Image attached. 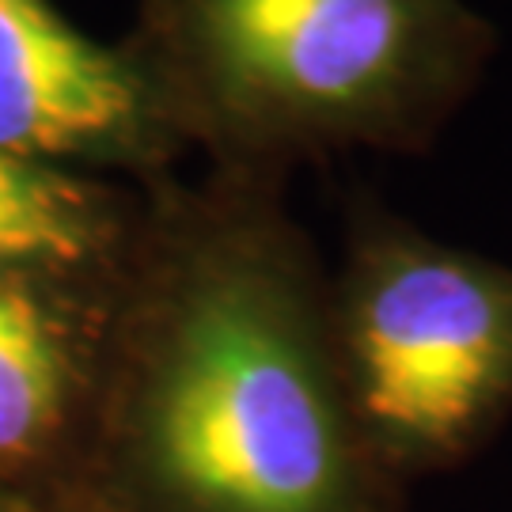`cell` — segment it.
Wrapping results in <instances>:
<instances>
[{
    "mask_svg": "<svg viewBox=\"0 0 512 512\" xmlns=\"http://www.w3.org/2000/svg\"><path fill=\"white\" fill-rule=\"evenodd\" d=\"M395 482L349 406L285 175L148 179L69 490L110 512H395Z\"/></svg>",
    "mask_w": 512,
    "mask_h": 512,
    "instance_id": "1",
    "label": "cell"
},
{
    "mask_svg": "<svg viewBox=\"0 0 512 512\" xmlns=\"http://www.w3.org/2000/svg\"><path fill=\"white\" fill-rule=\"evenodd\" d=\"M494 42L467 0H141L126 54L183 152L289 179L330 156L429 148Z\"/></svg>",
    "mask_w": 512,
    "mask_h": 512,
    "instance_id": "2",
    "label": "cell"
},
{
    "mask_svg": "<svg viewBox=\"0 0 512 512\" xmlns=\"http://www.w3.org/2000/svg\"><path fill=\"white\" fill-rule=\"evenodd\" d=\"M349 406L395 478L471 459L512 410V266L361 209L330 274Z\"/></svg>",
    "mask_w": 512,
    "mask_h": 512,
    "instance_id": "3",
    "label": "cell"
},
{
    "mask_svg": "<svg viewBox=\"0 0 512 512\" xmlns=\"http://www.w3.org/2000/svg\"><path fill=\"white\" fill-rule=\"evenodd\" d=\"M0 152L156 179L183 145L126 50L80 35L46 0H0Z\"/></svg>",
    "mask_w": 512,
    "mask_h": 512,
    "instance_id": "4",
    "label": "cell"
},
{
    "mask_svg": "<svg viewBox=\"0 0 512 512\" xmlns=\"http://www.w3.org/2000/svg\"><path fill=\"white\" fill-rule=\"evenodd\" d=\"M110 281L0 270V501L38 505L80 478Z\"/></svg>",
    "mask_w": 512,
    "mask_h": 512,
    "instance_id": "5",
    "label": "cell"
},
{
    "mask_svg": "<svg viewBox=\"0 0 512 512\" xmlns=\"http://www.w3.org/2000/svg\"><path fill=\"white\" fill-rule=\"evenodd\" d=\"M137 202L69 167L0 152V270L92 281L126 251Z\"/></svg>",
    "mask_w": 512,
    "mask_h": 512,
    "instance_id": "6",
    "label": "cell"
},
{
    "mask_svg": "<svg viewBox=\"0 0 512 512\" xmlns=\"http://www.w3.org/2000/svg\"><path fill=\"white\" fill-rule=\"evenodd\" d=\"M23 512H110L107 505H99L95 497H88L84 490H61L50 501H38V505H16Z\"/></svg>",
    "mask_w": 512,
    "mask_h": 512,
    "instance_id": "7",
    "label": "cell"
},
{
    "mask_svg": "<svg viewBox=\"0 0 512 512\" xmlns=\"http://www.w3.org/2000/svg\"><path fill=\"white\" fill-rule=\"evenodd\" d=\"M0 512H23V509H16V505H8V501H0Z\"/></svg>",
    "mask_w": 512,
    "mask_h": 512,
    "instance_id": "8",
    "label": "cell"
}]
</instances>
